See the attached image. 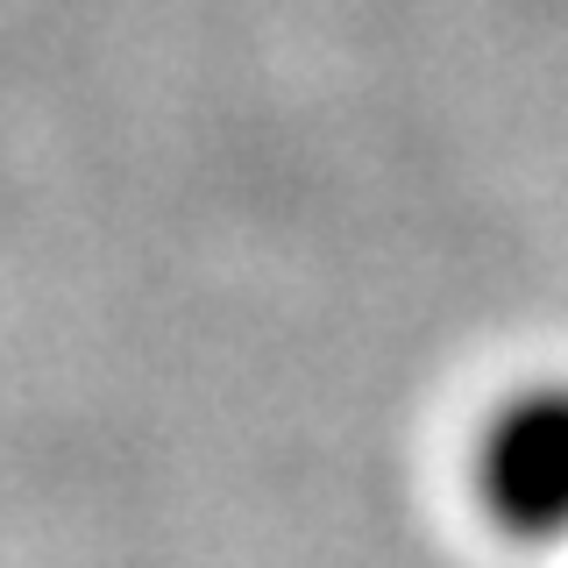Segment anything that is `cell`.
<instances>
[{
    "instance_id": "obj_1",
    "label": "cell",
    "mask_w": 568,
    "mask_h": 568,
    "mask_svg": "<svg viewBox=\"0 0 568 568\" xmlns=\"http://www.w3.org/2000/svg\"><path fill=\"white\" fill-rule=\"evenodd\" d=\"M484 505L519 540H568V384H532L497 405L484 455Z\"/></svg>"
}]
</instances>
